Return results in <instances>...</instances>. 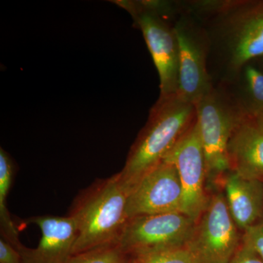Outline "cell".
Here are the masks:
<instances>
[{
  "label": "cell",
  "instance_id": "6da1fadb",
  "mask_svg": "<svg viewBox=\"0 0 263 263\" xmlns=\"http://www.w3.org/2000/svg\"><path fill=\"white\" fill-rule=\"evenodd\" d=\"M186 5L189 13L209 21L204 29L210 51L219 57L230 79L263 56V1L209 0Z\"/></svg>",
  "mask_w": 263,
  "mask_h": 263
},
{
  "label": "cell",
  "instance_id": "7a4b0ae2",
  "mask_svg": "<svg viewBox=\"0 0 263 263\" xmlns=\"http://www.w3.org/2000/svg\"><path fill=\"white\" fill-rule=\"evenodd\" d=\"M195 120L196 108L193 104L183 101L177 95L159 98L132 146L125 165L119 173L129 192L141 177L164 160Z\"/></svg>",
  "mask_w": 263,
  "mask_h": 263
},
{
  "label": "cell",
  "instance_id": "3957f363",
  "mask_svg": "<svg viewBox=\"0 0 263 263\" xmlns=\"http://www.w3.org/2000/svg\"><path fill=\"white\" fill-rule=\"evenodd\" d=\"M128 194L119 174L98 180L80 194L69 215L77 228L72 255L117 245L128 221Z\"/></svg>",
  "mask_w": 263,
  "mask_h": 263
},
{
  "label": "cell",
  "instance_id": "277c9868",
  "mask_svg": "<svg viewBox=\"0 0 263 263\" xmlns=\"http://www.w3.org/2000/svg\"><path fill=\"white\" fill-rule=\"evenodd\" d=\"M199 134L205 154L207 179L230 171L228 146L232 134L247 114L239 101L214 88L195 105Z\"/></svg>",
  "mask_w": 263,
  "mask_h": 263
},
{
  "label": "cell",
  "instance_id": "5b68a950",
  "mask_svg": "<svg viewBox=\"0 0 263 263\" xmlns=\"http://www.w3.org/2000/svg\"><path fill=\"white\" fill-rule=\"evenodd\" d=\"M143 33L160 76V97L177 95L179 49L174 26L169 19L151 10L143 1H120Z\"/></svg>",
  "mask_w": 263,
  "mask_h": 263
},
{
  "label": "cell",
  "instance_id": "8992f818",
  "mask_svg": "<svg viewBox=\"0 0 263 263\" xmlns=\"http://www.w3.org/2000/svg\"><path fill=\"white\" fill-rule=\"evenodd\" d=\"M196 221L181 212L141 216L129 219L118 242L124 254H144L186 247Z\"/></svg>",
  "mask_w": 263,
  "mask_h": 263
},
{
  "label": "cell",
  "instance_id": "52a82bcc",
  "mask_svg": "<svg viewBox=\"0 0 263 263\" xmlns=\"http://www.w3.org/2000/svg\"><path fill=\"white\" fill-rule=\"evenodd\" d=\"M238 228L222 193L209 197L186 247L196 263H230L240 243Z\"/></svg>",
  "mask_w": 263,
  "mask_h": 263
},
{
  "label": "cell",
  "instance_id": "ba28073f",
  "mask_svg": "<svg viewBox=\"0 0 263 263\" xmlns=\"http://www.w3.org/2000/svg\"><path fill=\"white\" fill-rule=\"evenodd\" d=\"M179 49L177 96L195 105L213 89L208 69L210 45L204 27L182 16L174 25Z\"/></svg>",
  "mask_w": 263,
  "mask_h": 263
},
{
  "label": "cell",
  "instance_id": "9c48e42d",
  "mask_svg": "<svg viewBox=\"0 0 263 263\" xmlns=\"http://www.w3.org/2000/svg\"><path fill=\"white\" fill-rule=\"evenodd\" d=\"M164 160L174 164L179 174L183 191L181 213L197 222L209 199L205 191L206 164L197 119Z\"/></svg>",
  "mask_w": 263,
  "mask_h": 263
},
{
  "label": "cell",
  "instance_id": "30bf717a",
  "mask_svg": "<svg viewBox=\"0 0 263 263\" xmlns=\"http://www.w3.org/2000/svg\"><path fill=\"white\" fill-rule=\"evenodd\" d=\"M183 191L174 164L162 161L132 186L128 194V220L137 216L181 212Z\"/></svg>",
  "mask_w": 263,
  "mask_h": 263
},
{
  "label": "cell",
  "instance_id": "8fae6325",
  "mask_svg": "<svg viewBox=\"0 0 263 263\" xmlns=\"http://www.w3.org/2000/svg\"><path fill=\"white\" fill-rule=\"evenodd\" d=\"M41 230V239L37 248H26L22 245L18 250L22 263H66L72 256L77 237V228L70 216H36L29 219Z\"/></svg>",
  "mask_w": 263,
  "mask_h": 263
},
{
  "label": "cell",
  "instance_id": "7c38bea8",
  "mask_svg": "<svg viewBox=\"0 0 263 263\" xmlns=\"http://www.w3.org/2000/svg\"><path fill=\"white\" fill-rule=\"evenodd\" d=\"M230 171L263 181V129L247 114L235 127L228 146Z\"/></svg>",
  "mask_w": 263,
  "mask_h": 263
},
{
  "label": "cell",
  "instance_id": "4fadbf2b",
  "mask_svg": "<svg viewBox=\"0 0 263 263\" xmlns=\"http://www.w3.org/2000/svg\"><path fill=\"white\" fill-rule=\"evenodd\" d=\"M223 179L230 214L238 229L245 231L263 216V181L246 179L231 171Z\"/></svg>",
  "mask_w": 263,
  "mask_h": 263
},
{
  "label": "cell",
  "instance_id": "5bb4252c",
  "mask_svg": "<svg viewBox=\"0 0 263 263\" xmlns=\"http://www.w3.org/2000/svg\"><path fill=\"white\" fill-rule=\"evenodd\" d=\"M13 178V164L10 156L3 148L0 149V217L1 226L8 241L12 245L19 243L18 233L6 208V198Z\"/></svg>",
  "mask_w": 263,
  "mask_h": 263
},
{
  "label": "cell",
  "instance_id": "9a60e30c",
  "mask_svg": "<svg viewBox=\"0 0 263 263\" xmlns=\"http://www.w3.org/2000/svg\"><path fill=\"white\" fill-rule=\"evenodd\" d=\"M241 72L247 98L240 104L249 115L255 117L263 112V72L248 64Z\"/></svg>",
  "mask_w": 263,
  "mask_h": 263
},
{
  "label": "cell",
  "instance_id": "2e32d148",
  "mask_svg": "<svg viewBox=\"0 0 263 263\" xmlns=\"http://www.w3.org/2000/svg\"><path fill=\"white\" fill-rule=\"evenodd\" d=\"M127 257L118 245H113L74 254L66 263H123Z\"/></svg>",
  "mask_w": 263,
  "mask_h": 263
},
{
  "label": "cell",
  "instance_id": "e0dca14e",
  "mask_svg": "<svg viewBox=\"0 0 263 263\" xmlns=\"http://www.w3.org/2000/svg\"><path fill=\"white\" fill-rule=\"evenodd\" d=\"M136 258L138 263H196L186 247L157 251Z\"/></svg>",
  "mask_w": 263,
  "mask_h": 263
},
{
  "label": "cell",
  "instance_id": "ac0fdd59",
  "mask_svg": "<svg viewBox=\"0 0 263 263\" xmlns=\"http://www.w3.org/2000/svg\"><path fill=\"white\" fill-rule=\"evenodd\" d=\"M241 242L253 249L263 260V221L243 231Z\"/></svg>",
  "mask_w": 263,
  "mask_h": 263
},
{
  "label": "cell",
  "instance_id": "d6986e66",
  "mask_svg": "<svg viewBox=\"0 0 263 263\" xmlns=\"http://www.w3.org/2000/svg\"><path fill=\"white\" fill-rule=\"evenodd\" d=\"M0 263H22L18 249L5 238L0 239Z\"/></svg>",
  "mask_w": 263,
  "mask_h": 263
},
{
  "label": "cell",
  "instance_id": "ffe728a7",
  "mask_svg": "<svg viewBox=\"0 0 263 263\" xmlns=\"http://www.w3.org/2000/svg\"><path fill=\"white\" fill-rule=\"evenodd\" d=\"M230 263H263V260L253 249L241 242Z\"/></svg>",
  "mask_w": 263,
  "mask_h": 263
},
{
  "label": "cell",
  "instance_id": "44dd1931",
  "mask_svg": "<svg viewBox=\"0 0 263 263\" xmlns=\"http://www.w3.org/2000/svg\"><path fill=\"white\" fill-rule=\"evenodd\" d=\"M256 119V122H257L259 127L262 128L263 129V112L262 113L259 114L257 117H254Z\"/></svg>",
  "mask_w": 263,
  "mask_h": 263
},
{
  "label": "cell",
  "instance_id": "7402d4cb",
  "mask_svg": "<svg viewBox=\"0 0 263 263\" xmlns=\"http://www.w3.org/2000/svg\"><path fill=\"white\" fill-rule=\"evenodd\" d=\"M123 263H138L136 257L128 256L127 258Z\"/></svg>",
  "mask_w": 263,
  "mask_h": 263
}]
</instances>
